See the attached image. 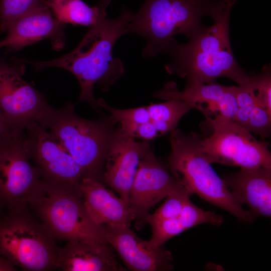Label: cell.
I'll use <instances>...</instances> for the list:
<instances>
[{
  "label": "cell",
  "instance_id": "cell-21",
  "mask_svg": "<svg viewBox=\"0 0 271 271\" xmlns=\"http://www.w3.org/2000/svg\"><path fill=\"white\" fill-rule=\"evenodd\" d=\"M235 95L238 108L234 120L264 141L270 135L271 114L258 103L244 84L235 86Z\"/></svg>",
  "mask_w": 271,
  "mask_h": 271
},
{
  "label": "cell",
  "instance_id": "cell-19",
  "mask_svg": "<svg viewBox=\"0 0 271 271\" xmlns=\"http://www.w3.org/2000/svg\"><path fill=\"white\" fill-rule=\"evenodd\" d=\"M57 268L65 271L126 270L117 261L108 243L68 241L60 248Z\"/></svg>",
  "mask_w": 271,
  "mask_h": 271
},
{
  "label": "cell",
  "instance_id": "cell-16",
  "mask_svg": "<svg viewBox=\"0 0 271 271\" xmlns=\"http://www.w3.org/2000/svg\"><path fill=\"white\" fill-rule=\"evenodd\" d=\"M0 46L20 50L44 39L50 40L56 50L65 44L64 23L58 21L46 4L14 22L7 29Z\"/></svg>",
  "mask_w": 271,
  "mask_h": 271
},
{
  "label": "cell",
  "instance_id": "cell-3",
  "mask_svg": "<svg viewBox=\"0 0 271 271\" xmlns=\"http://www.w3.org/2000/svg\"><path fill=\"white\" fill-rule=\"evenodd\" d=\"M237 0H146L129 22L126 34L132 33L147 41L143 55L154 57L167 53L176 40L184 34L190 39L208 26L202 23L206 16L219 19L229 5Z\"/></svg>",
  "mask_w": 271,
  "mask_h": 271
},
{
  "label": "cell",
  "instance_id": "cell-2",
  "mask_svg": "<svg viewBox=\"0 0 271 271\" xmlns=\"http://www.w3.org/2000/svg\"><path fill=\"white\" fill-rule=\"evenodd\" d=\"M230 5L221 18L203 32L181 44L175 41L168 53L170 62L166 71L186 78V87L198 83L211 84L220 77H227L238 85L250 75L236 61L229 38Z\"/></svg>",
  "mask_w": 271,
  "mask_h": 271
},
{
  "label": "cell",
  "instance_id": "cell-26",
  "mask_svg": "<svg viewBox=\"0 0 271 271\" xmlns=\"http://www.w3.org/2000/svg\"><path fill=\"white\" fill-rule=\"evenodd\" d=\"M244 83L259 103L271 114L270 67L264 66L259 74L250 76Z\"/></svg>",
  "mask_w": 271,
  "mask_h": 271
},
{
  "label": "cell",
  "instance_id": "cell-18",
  "mask_svg": "<svg viewBox=\"0 0 271 271\" xmlns=\"http://www.w3.org/2000/svg\"><path fill=\"white\" fill-rule=\"evenodd\" d=\"M79 187L84 206L96 224L129 226L135 220L129 203L107 190L98 179L85 176Z\"/></svg>",
  "mask_w": 271,
  "mask_h": 271
},
{
  "label": "cell",
  "instance_id": "cell-4",
  "mask_svg": "<svg viewBox=\"0 0 271 271\" xmlns=\"http://www.w3.org/2000/svg\"><path fill=\"white\" fill-rule=\"evenodd\" d=\"M171 151L168 166L176 181L190 194L233 215L241 221L252 223L254 217L232 195L222 178L214 171L203 149L201 136L186 134L175 128L170 132Z\"/></svg>",
  "mask_w": 271,
  "mask_h": 271
},
{
  "label": "cell",
  "instance_id": "cell-23",
  "mask_svg": "<svg viewBox=\"0 0 271 271\" xmlns=\"http://www.w3.org/2000/svg\"><path fill=\"white\" fill-rule=\"evenodd\" d=\"M146 107L151 121L160 136L176 128L183 116L192 108L189 104L176 99L167 100L160 103H151Z\"/></svg>",
  "mask_w": 271,
  "mask_h": 271
},
{
  "label": "cell",
  "instance_id": "cell-24",
  "mask_svg": "<svg viewBox=\"0 0 271 271\" xmlns=\"http://www.w3.org/2000/svg\"><path fill=\"white\" fill-rule=\"evenodd\" d=\"M190 194L184 188L167 197L163 204L153 214L148 213L137 226L139 228L145 224H152L178 216Z\"/></svg>",
  "mask_w": 271,
  "mask_h": 271
},
{
  "label": "cell",
  "instance_id": "cell-9",
  "mask_svg": "<svg viewBox=\"0 0 271 271\" xmlns=\"http://www.w3.org/2000/svg\"><path fill=\"white\" fill-rule=\"evenodd\" d=\"M21 136L43 181L80 192L79 183L85 172L52 133L33 121L22 129Z\"/></svg>",
  "mask_w": 271,
  "mask_h": 271
},
{
  "label": "cell",
  "instance_id": "cell-29",
  "mask_svg": "<svg viewBox=\"0 0 271 271\" xmlns=\"http://www.w3.org/2000/svg\"><path fill=\"white\" fill-rule=\"evenodd\" d=\"M160 136L153 123L149 121L140 124L136 133L137 138L145 141L152 140Z\"/></svg>",
  "mask_w": 271,
  "mask_h": 271
},
{
  "label": "cell",
  "instance_id": "cell-20",
  "mask_svg": "<svg viewBox=\"0 0 271 271\" xmlns=\"http://www.w3.org/2000/svg\"><path fill=\"white\" fill-rule=\"evenodd\" d=\"M223 222L222 216L199 208L189 199L178 216L151 225L152 235L148 242L153 247L164 246L170 238L194 226L205 223L218 226Z\"/></svg>",
  "mask_w": 271,
  "mask_h": 271
},
{
  "label": "cell",
  "instance_id": "cell-30",
  "mask_svg": "<svg viewBox=\"0 0 271 271\" xmlns=\"http://www.w3.org/2000/svg\"><path fill=\"white\" fill-rule=\"evenodd\" d=\"M16 270L15 265L0 254V271Z\"/></svg>",
  "mask_w": 271,
  "mask_h": 271
},
{
  "label": "cell",
  "instance_id": "cell-8",
  "mask_svg": "<svg viewBox=\"0 0 271 271\" xmlns=\"http://www.w3.org/2000/svg\"><path fill=\"white\" fill-rule=\"evenodd\" d=\"M205 123L209 136H201V142L211 164L271 168V154L266 143L257 140L234 120L218 116L206 118Z\"/></svg>",
  "mask_w": 271,
  "mask_h": 271
},
{
  "label": "cell",
  "instance_id": "cell-22",
  "mask_svg": "<svg viewBox=\"0 0 271 271\" xmlns=\"http://www.w3.org/2000/svg\"><path fill=\"white\" fill-rule=\"evenodd\" d=\"M47 4L60 22L85 26H91L106 16V9L108 7L101 1L98 5L92 7L81 0L47 1Z\"/></svg>",
  "mask_w": 271,
  "mask_h": 271
},
{
  "label": "cell",
  "instance_id": "cell-1",
  "mask_svg": "<svg viewBox=\"0 0 271 271\" xmlns=\"http://www.w3.org/2000/svg\"><path fill=\"white\" fill-rule=\"evenodd\" d=\"M133 14L124 6L120 15L114 19L102 17L91 26L78 45L70 53L45 61L17 59L32 65L35 70L48 67L64 69L72 73L79 81L81 92L79 101L87 102L97 112L100 111L93 92L98 83L103 92L108 91L124 73V66L114 57L113 48L116 41L126 34Z\"/></svg>",
  "mask_w": 271,
  "mask_h": 271
},
{
  "label": "cell",
  "instance_id": "cell-32",
  "mask_svg": "<svg viewBox=\"0 0 271 271\" xmlns=\"http://www.w3.org/2000/svg\"><path fill=\"white\" fill-rule=\"evenodd\" d=\"M56 1V0H48V2H53V1Z\"/></svg>",
  "mask_w": 271,
  "mask_h": 271
},
{
  "label": "cell",
  "instance_id": "cell-28",
  "mask_svg": "<svg viewBox=\"0 0 271 271\" xmlns=\"http://www.w3.org/2000/svg\"><path fill=\"white\" fill-rule=\"evenodd\" d=\"M20 130L15 129L0 111V148L8 143Z\"/></svg>",
  "mask_w": 271,
  "mask_h": 271
},
{
  "label": "cell",
  "instance_id": "cell-11",
  "mask_svg": "<svg viewBox=\"0 0 271 271\" xmlns=\"http://www.w3.org/2000/svg\"><path fill=\"white\" fill-rule=\"evenodd\" d=\"M23 63L0 61V111L16 130L37 121L48 104L45 97L22 78Z\"/></svg>",
  "mask_w": 271,
  "mask_h": 271
},
{
  "label": "cell",
  "instance_id": "cell-10",
  "mask_svg": "<svg viewBox=\"0 0 271 271\" xmlns=\"http://www.w3.org/2000/svg\"><path fill=\"white\" fill-rule=\"evenodd\" d=\"M21 131L0 148V212L30 205L44 188V181L23 146Z\"/></svg>",
  "mask_w": 271,
  "mask_h": 271
},
{
  "label": "cell",
  "instance_id": "cell-5",
  "mask_svg": "<svg viewBox=\"0 0 271 271\" xmlns=\"http://www.w3.org/2000/svg\"><path fill=\"white\" fill-rule=\"evenodd\" d=\"M52 133L83 169L98 179L114 131L108 120H88L78 115L71 102L56 109L50 105L36 121ZM113 123V122H112Z\"/></svg>",
  "mask_w": 271,
  "mask_h": 271
},
{
  "label": "cell",
  "instance_id": "cell-25",
  "mask_svg": "<svg viewBox=\"0 0 271 271\" xmlns=\"http://www.w3.org/2000/svg\"><path fill=\"white\" fill-rule=\"evenodd\" d=\"M46 4L44 0H1L0 30L6 31L16 20Z\"/></svg>",
  "mask_w": 271,
  "mask_h": 271
},
{
  "label": "cell",
  "instance_id": "cell-31",
  "mask_svg": "<svg viewBox=\"0 0 271 271\" xmlns=\"http://www.w3.org/2000/svg\"><path fill=\"white\" fill-rule=\"evenodd\" d=\"M105 1L109 5V4L110 3L111 0H105Z\"/></svg>",
  "mask_w": 271,
  "mask_h": 271
},
{
  "label": "cell",
  "instance_id": "cell-17",
  "mask_svg": "<svg viewBox=\"0 0 271 271\" xmlns=\"http://www.w3.org/2000/svg\"><path fill=\"white\" fill-rule=\"evenodd\" d=\"M238 203L246 204L254 217L271 216V168H241L222 177Z\"/></svg>",
  "mask_w": 271,
  "mask_h": 271
},
{
  "label": "cell",
  "instance_id": "cell-15",
  "mask_svg": "<svg viewBox=\"0 0 271 271\" xmlns=\"http://www.w3.org/2000/svg\"><path fill=\"white\" fill-rule=\"evenodd\" d=\"M153 96L165 100L176 99L189 104L202 112L206 118L222 116L234 120L238 106L235 86L216 82L198 83L180 91L176 84L169 82Z\"/></svg>",
  "mask_w": 271,
  "mask_h": 271
},
{
  "label": "cell",
  "instance_id": "cell-12",
  "mask_svg": "<svg viewBox=\"0 0 271 271\" xmlns=\"http://www.w3.org/2000/svg\"><path fill=\"white\" fill-rule=\"evenodd\" d=\"M184 188L155 157L150 146L138 165L129 194L128 203L137 224L155 205Z\"/></svg>",
  "mask_w": 271,
  "mask_h": 271
},
{
  "label": "cell",
  "instance_id": "cell-7",
  "mask_svg": "<svg viewBox=\"0 0 271 271\" xmlns=\"http://www.w3.org/2000/svg\"><path fill=\"white\" fill-rule=\"evenodd\" d=\"M81 196L79 192L44 181L41 193L30 205L55 238L108 243L103 225L91 219Z\"/></svg>",
  "mask_w": 271,
  "mask_h": 271
},
{
  "label": "cell",
  "instance_id": "cell-27",
  "mask_svg": "<svg viewBox=\"0 0 271 271\" xmlns=\"http://www.w3.org/2000/svg\"><path fill=\"white\" fill-rule=\"evenodd\" d=\"M97 103L100 108L109 111L108 118L113 123H118L119 126L131 123L142 124L151 120L146 106L121 109L109 105L103 99H98Z\"/></svg>",
  "mask_w": 271,
  "mask_h": 271
},
{
  "label": "cell",
  "instance_id": "cell-14",
  "mask_svg": "<svg viewBox=\"0 0 271 271\" xmlns=\"http://www.w3.org/2000/svg\"><path fill=\"white\" fill-rule=\"evenodd\" d=\"M150 146L147 141L137 142L117 128L109 141L104 163L103 178L128 203L138 165Z\"/></svg>",
  "mask_w": 271,
  "mask_h": 271
},
{
  "label": "cell",
  "instance_id": "cell-13",
  "mask_svg": "<svg viewBox=\"0 0 271 271\" xmlns=\"http://www.w3.org/2000/svg\"><path fill=\"white\" fill-rule=\"evenodd\" d=\"M106 240L126 267L133 271H169L174 269L171 252L164 246L153 247L127 225L103 224Z\"/></svg>",
  "mask_w": 271,
  "mask_h": 271
},
{
  "label": "cell",
  "instance_id": "cell-6",
  "mask_svg": "<svg viewBox=\"0 0 271 271\" xmlns=\"http://www.w3.org/2000/svg\"><path fill=\"white\" fill-rule=\"evenodd\" d=\"M23 208L0 212V254L25 270L57 268L60 248L55 237Z\"/></svg>",
  "mask_w": 271,
  "mask_h": 271
}]
</instances>
